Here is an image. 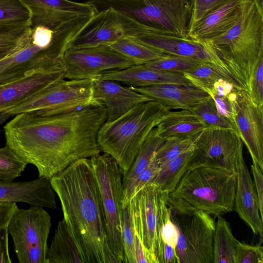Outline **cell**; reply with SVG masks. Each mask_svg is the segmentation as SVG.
Masks as SVG:
<instances>
[{"mask_svg": "<svg viewBox=\"0 0 263 263\" xmlns=\"http://www.w3.org/2000/svg\"><path fill=\"white\" fill-rule=\"evenodd\" d=\"M4 126L6 144L22 160L48 179L76 161L102 152L98 135L106 121L104 105L96 102L66 113L17 114Z\"/></svg>", "mask_w": 263, "mask_h": 263, "instance_id": "1", "label": "cell"}, {"mask_svg": "<svg viewBox=\"0 0 263 263\" xmlns=\"http://www.w3.org/2000/svg\"><path fill=\"white\" fill-rule=\"evenodd\" d=\"M50 181L85 263H120L108 244L101 196L90 159L76 161Z\"/></svg>", "mask_w": 263, "mask_h": 263, "instance_id": "2", "label": "cell"}, {"mask_svg": "<svg viewBox=\"0 0 263 263\" xmlns=\"http://www.w3.org/2000/svg\"><path fill=\"white\" fill-rule=\"evenodd\" d=\"M241 89L248 93L256 66L263 57V12L255 0H243L241 14L225 33L206 43Z\"/></svg>", "mask_w": 263, "mask_h": 263, "instance_id": "3", "label": "cell"}, {"mask_svg": "<svg viewBox=\"0 0 263 263\" xmlns=\"http://www.w3.org/2000/svg\"><path fill=\"white\" fill-rule=\"evenodd\" d=\"M96 10L114 9L125 36L158 33L187 37L192 9L190 0H86Z\"/></svg>", "mask_w": 263, "mask_h": 263, "instance_id": "4", "label": "cell"}, {"mask_svg": "<svg viewBox=\"0 0 263 263\" xmlns=\"http://www.w3.org/2000/svg\"><path fill=\"white\" fill-rule=\"evenodd\" d=\"M236 173L208 167L188 170L176 187L167 194L172 211H201L217 217L233 210Z\"/></svg>", "mask_w": 263, "mask_h": 263, "instance_id": "5", "label": "cell"}, {"mask_svg": "<svg viewBox=\"0 0 263 263\" xmlns=\"http://www.w3.org/2000/svg\"><path fill=\"white\" fill-rule=\"evenodd\" d=\"M170 108L156 100L137 104L110 122H105L98 135L101 151L111 156L123 175L129 168L151 132Z\"/></svg>", "mask_w": 263, "mask_h": 263, "instance_id": "6", "label": "cell"}, {"mask_svg": "<svg viewBox=\"0 0 263 263\" xmlns=\"http://www.w3.org/2000/svg\"><path fill=\"white\" fill-rule=\"evenodd\" d=\"M90 159L101 196L108 244L120 262L124 263L122 237L123 173L115 159L106 153H100Z\"/></svg>", "mask_w": 263, "mask_h": 263, "instance_id": "7", "label": "cell"}, {"mask_svg": "<svg viewBox=\"0 0 263 263\" xmlns=\"http://www.w3.org/2000/svg\"><path fill=\"white\" fill-rule=\"evenodd\" d=\"M96 102L92 95V80L63 79L52 83L5 112L11 116L29 112L54 115L80 109Z\"/></svg>", "mask_w": 263, "mask_h": 263, "instance_id": "8", "label": "cell"}, {"mask_svg": "<svg viewBox=\"0 0 263 263\" xmlns=\"http://www.w3.org/2000/svg\"><path fill=\"white\" fill-rule=\"evenodd\" d=\"M50 214L43 207L15 209L8 226L20 263H47Z\"/></svg>", "mask_w": 263, "mask_h": 263, "instance_id": "9", "label": "cell"}, {"mask_svg": "<svg viewBox=\"0 0 263 263\" xmlns=\"http://www.w3.org/2000/svg\"><path fill=\"white\" fill-rule=\"evenodd\" d=\"M167 194L156 184L151 183L140 190L130 201L135 230L155 263H163L164 245L161 231L170 213Z\"/></svg>", "mask_w": 263, "mask_h": 263, "instance_id": "10", "label": "cell"}, {"mask_svg": "<svg viewBox=\"0 0 263 263\" xmlns=\"http://www.w3.org/2000/svg\"><path fill=\"white\" fill-rule=\"evenodd\" d=\"M170 218L178 232V263H213L215 222L212 216L201 211L170 210Z\"/></svg>", "mask_w": 263, "mask_h": 263, "instance_id": "11", "label": "cell"}, {"mask_svg": "<svg viewBox=\"0 0 263 263\" xmlns=\"http://www.w3.org/2000/svg\"><path fill=\"white\" fill-rule=\"evenodd\" d=\"M242 149L243 142L236 131L208 126L197 137L189 170L203 166L235 173Z\"/></svg>", "mask_w": 263, "mask_h": 263, "instance_id": "12", "label": "cell"}, {"mask_svg": "<svg viewBox=\"0 0 263 263\" xmlns=\"http://www.w3.org/2000/svg\"><path fill=\"white\" fill-rule=\"evenodd\" d=\"M68 80H93L105 72L125 68L135 65L129 59L109 46L67 50L62 59Z\"/></svg>", "mask_w": 263, "mask_h": 263, "instance_id": "13", "label": "cell"}, {"mask_svg": "<svg viewBox=\"0 0 263 263\" xmlns=\"http://www.w3.org/2000/svg\"><path fill=\"white\" fill-rule=\"evenodd\" d=\"M63 55L58 50L42 48L31 40L24 47L0 60V85L61 66Z\"/></svg>", "mask_w": 263, "mask_h": 263, "instance_id": "14", "label": "cell"}, {"mask_svg": "<svg viewBox=\"0 0 263 263\" xmlns=\"http://www.w3.org/2000/svg\"><path fill=\"white\" fill-rule=\"evenodd\" d=\"M234 124L252 159L263 171V105H257L240 90L235 103Z\"/></svg>", "mask_w": 263, "mask_h": 263, "instance_id": "15", "label": "cell"}, {"mask_svg": "<svg viewBox=\"0 0 263 263\" xmlns=\"http://www.w3.org/2000/svg\"><path fill=\"white\" fill-rule=\"evenodd\" d=\"M30 13L32 28L43 26L54 28L80 16H92L97 10L91 5L70 0H19Z\"/></svg>", "mask_w": 263, "mask_h": 263, "instance_id": "16", "label": "cell"}, {"mask_svg": "<svg viewBox=\"0 0 263 263\" xmlns=\"http://www.w3.org/2000/svg\"><path fill=\"white\" fill-rule=\"evenodd\" d=\"M125 36L117 13L111 8L97 11L68 45L67 50L109 45Z\"/></svg>", "mask_w": 263, "mask_h": 263, "instance_id": "17", "label": "cell"}, {"mask_svg": "<svg viewBox=\"0 0 263 263\" xmlns=\"http://www.w3.org/2000/svg\"><path fill=\"white\" fill-rule=\"evenodd\" d=\"M92 82L93 99L105 106L106 122L118 118L138 104L153 100L113 80L97 78Z\"/></svg>", "mask_w": 263, "mask_h": 263, "instance_id": "18", "label": "cell"}, {"mask_svg": "<svg viewBox=\"0 0 263 263\" xmlns=\"http://www.w3.org/2000/svg\"><path fill=\"white\" fill-rule=\"evenodd\" d=\"M236 189L233 210L256 235L262 238V218L260 216L256 190L243 155L236 166Z\"/></svg>", "mask_w": 263, "mask_h": 263, "instance_id": "19", "label": "cell"}, {"mask_svg": "<svg viewBox=\"0 0 263 263\" xmlns=\"http://www.w3.org/2000/svg\"><path fill=\"white\" fill-rule=\"evenodd\" d=\"M62 65L0 85V113L22 103L52 83L64 79Z\"/></svg>", "mask_w": 263, "mask_h": 263, "instance_id": "20", "label": "cell"}, {"mask_svg": "<svg viewBox=\"0 0 263 263\" xmlns=\"http://www.w3.org/2000/svg\"><path fill=\"white\" fill-rule=\"evenodd\" d=\"M130 37L163 54L193 58L220 65L213 51L205 43L158 33H146Z\"/></svg>", "mask_w": 263, "mask_h": 263, "instance_id": "21", "label": "cell"}, {"mask_svg": "<svg viewBox=\"0 0 263 263\" xmlns=\"http://www.w3.org/2000/svg\"><path fill=\"white\" fill-rule=\"evenodd\" d=\"M24 202L30 206L55 209V195L50 180L38 177L30 181L0 180V202Z\"/></svg>", "mask_w": 263, "mask_h": 263, "instance_id": "22", "label": "cell"}, {"mask_svg": "<svg viewBox=\"0 0 263 263\" xmlns=\"http://www.w3.org/2000/svg\"><path fill=\"white\" fill-rule=\"evenodd\" d=\"M243 1L228 0L191 27L187 37L196 42L206 43L223 35L239 18Z\"/></svg>", "mask_w": 263, "mask_h": 263, "instance_id": "23", "label": "cell"}, {"mask_svg": "<svg viewBox=\"0 0 263 263\" xmlns=\"http://www.w3.org/2000/svg\"><path fill=\"white\" fill-rule=\"evenodd\" d=\"M129 87L160 102L171 110H191L210 96L206 91L193 85L161 84L143 87Z\"/></svg>", "mask_w": 263, "mask_h": 263, "instance_id": "24", "label": "cell"}, {"mask_svg": "<svg viewBox=\"0 0 263 263\" xmlns=\"http://www.w3.org/2000/svg\"><path fill=\"white\" fill-rule=\"evenodd\" d=\"M98 78L113 80L134 87L161 84L193 85L183 74L153 69L144 64L133 65L121 69L108 71L101 74Z\"/></svg>", "mask_w": 263, "mask_h": 263, "instance_id": "25", "label": "cell"}, {"mask_svg": "<svg viewBox=\"0 0 263 263\" xmlns=\"http://www.w3.org/2000/svg\"><path fill=\"white\" fill-rule=\"evenodd\" d=\"M208 125L197 115L188 109L166 112L155 127L164 140L188 138L199 134Z\"/></svg>", "mask_w": 263, "mask_h": 263, "instance_id": "26", "label": "cell"}, {"mask_svg": "<svg viewBox=\"0 0 263 263\" xmlns=\"http://www.w3.org/2000/svg\"><path fill=\"white\" fill-rule=\"evenodd\" d=\"M47 263H85L83 257L65 221L59 222L48 247Z\"/></svg>", "mask_w": 263, "mask_h": 263, "instance_id": "27", "label": "cell"}, {"mask_svg": "<svg viewBox=\"0 0 263 263\" xmlns=\"http://www.w3.org/2000/svg\"><path fill=\"white\" fill-rule=\"evenodd\" d=\"M164 140L158 135L155 127L151 132L129 168L123 175V194L128 189L135 178L149 164L156 152Z\"/></svg>", "mask_w": 263, "mask_h": 263, "instance_id": "28", "label": "cell"}, {"mask_svg": "<svg viewBox=\"0 0 263 263\" xmlns=\"http://www.w3.org/2000/svg\"><path fill=\"white\" fill-rule=\"evenodd\" d=\"M213 237V263H235L236 243L230 223L218 216Z\"/></svg>", "mask_w": 263, "mask_h": 263, "instance_id": "29", "label": "cell"}, {"mask_svg": "<svg viewBox=\"0 0 263 263\" xmlns=\"http://www.w3.org/2000/svg\"><path fill=\"white\" fill-rule=\"evenodd\" d=\"M193 149L181 153L160 166V170L153 183L166 193L173 191L189 170Z\"/></svg>", "mask_w": 263, "mask_h": 263, "instance_id": "30", "label": "cell"}, {"mask_svg": "<svg viewBox=\"0 0 263 263\" xmlns=\"http://www.w3.org/2000/svg\"><path fill=\"white\" fill-rule=\"evenodd\" d=\"M183 75L193 85L204 91L220 80L229 81L242 90L229 72L220 65L214 63L203 62Z\"/></svg>", "mask_w": 263, "mask_h": 263, "instance_id": "31", "label": "cell"}, {"mask_svg": "<svg viewBox=\"0 0 263 263\" xmlns=\"http://www.w3.org/2000/svg\"><path fill=\"white\" fill-rule=\"evenodd\" d=\"M240 90L231 82L220 80L205 91L214 100L219 113L234 124L235 103Z\"/></svg>", "mask_w": 263, "mask_h": 263, "instance_id": "32", "label": "cell"}, {"mask_svg": "<svg viewBox=\"0 0 263 263\" xmlns=\"http://www.w3.org/2000/svg\"><path fill=\"white\" fill-rule=\"evenodd\" d=\"M28 26L30 13L21 2L0 0V34Z\"/></svg>", "mask_w": 263, "mask_h": 263, "instance_id": "33", "label": "cell"}, {"mask_svg": "<svg viewBox=\"0 0 263 263\" xmlns=\"http://www.w3.org/2000/svg\"><path fill=\"white\" fill-rule=\"evenodd\" d=\"M108 46L129 59L135 65L145 64L165 54L126 36Z\"/></svg>", "mask_w": 263, "mask_h": 263, "instance_id": "34", "label": "cell"}, {"mask_svg": "<svg viewBox=\"0 0 263 263\" xmlns=\"http://www.w3.org/2000/svg\"><path fill=\"white\" fill-rule=\"evenodd\" d=\"M202 62L203 61L198 59L164 54L144 65L155 70L184 74L193 70Z\"/></svg>", "mask_w": 263, "mask_h": 263, "instance_id": "35", "label": "cell"}, {"mask_svg": "<svg viewBox=\"0 0 263 263\" xmlns=\"http://www.w3.org/2000/svg\"><path fill=\"white\" fill-rule=\"evenodd\" d=\"M208 126L238 131L235 124L218 111L213 98L209 96L191 110Z\"/></svg>", "mask_w": 263, "mask_h": 263, "instance_id": "36", "label": "cell"}, {"mask_svg": "<svg viewBox=\"0 0 263 263\" xmlns=\"http://www.w3.org/2000/svg\"><path fill=\"white\" fill-rule=\"evenodd\" d=\"M32 32L31 26H28L0 34V60L28 44Z\"/></svg>", "mask_w": 263, "mask_h": 263, "instance_id": "37", "label": "cell"}, {"mask_svg": "<svg viewBox=\"0 0 263 263\" xmlns=\"http://www.w3.org/2000/svg\"><path fill=\"white\" fill-rule=\"evenodd\" d=\"M198 135L188 138L165 140L154 155L160 166L178 155L193 149Z\"/></svg>", "mask_w": 263, "mask_h": 263, "instance_id": "38", "label": "cell"}, {"mask_svg": "<svg viewBox=\"0 0 263 263\" xmlns=\"http://www.w3.org/2000/svg\"><path fill=\"white\" fill-rule=\"evenodd\" d=\"M27 164L6 144L0 148V180L13 181L21 176Z\"/></svg>", "mask_w": 263, "mask_h": 263, "instance_id": "39", "label": "cell"}, {"mask_svg": "<svg viewBox=\"0 0 263 263\" xmlns=\"http://www.w3.org/2000/svg\"><path fill=\"white\" fill-rule=\"evenodd\" d=\"M122 237L124 263H136L134 222L131 202L123 208Z\"/></svg>", "mask_w": 263, "mask_h": 263, "instance_id": "40", "label": "cell"}, {"mask_svg": "<svg viewBox=\"0 0 263 263\" xmlns=\"http://www.w3.org/2000/svg\"><path fill=\"white\" fill-rule=\"evenodd\" d=\"M17 206L15 202H0V263H11L8 248V226Z\"/></svg>", "mask_w": 263, "mask_h": 263, "instance_id": "41", "label": "cell"}, {"mask_svg": "<svg viewBox=\"0 0 263 263\" xmlns=\"http://www.w3.org/2000/svg\"><path fill=\"white\" fill-rule=\"evenodd\" d=\"M235 263H263V248L240 242L236 243Z\"/></svg>", "mask_w": 263, "mask_h": 263, "instance_id": "42", "label": "cell"}, {"mask_svg": "<svg viewBox=\"0 0 263 263\" xmlns=\"http://www.w3.org/2000/svg\"><path fill=\"white\" fill-rule=\"evenodd\" d=\"M190 1L192 9V15L189 29L206 15L224 4L228 0Z\"/></svg>", "mask_w": 263, "mask_h": 263, "instance_id": "43", "label": "cell"}, {"mask_svg": "<svg viewBox=\"0 0 263 263\" xmlns=\"http://www.w3.org/2000/svg\"><path fill=\"white\" fill-rule=\"evenodd\" d=\"M248 94L251 101L256 105H263V57L256 66Z\"/></svg>", "mask_w": 263, "mask_h": 263, "instance_id": "44", "label": "cell"}, {"mask_svg": "<svg viewBox=\"0 0 263 263\" xmlns=\"http://www.w3.org/2000/svg\"><path fill=\"white\" fill-rule=\"evenodd\" d=\"M161 237L164 246L167 245L176 250L178 241V232L176 226L169 216L166 218L161 231Z\"/></svg>", "mask_w": 263, "mask_h": 263, "instance_id": "45", "label": "cell"}, {"mask_svg": "<svg viewBox=\"0 0 263 263\" xmlns=\"http://www.w3.org/2000/svg\"><path fill=\"white\" fill-rule=\"evenodd\" d=\"M251 171L254 179V185L257 193L260 216L263 218V175L259 165L252 161Z\"/></svg>", "mask_w": 263, "mask_h": 263, "instance_id": "46", "label": "cell"}, {"mask_svg": "<svg viewBox=\"0 0 263 263\" xmlns=\"http://www.w3.org/2000/svg\"><path fill=\"white\" fill-rule=\"evenodd\" d=\"M11 116H12L11 115L6 112L0 113V126Z\"/></svg>", "mask_w": 263, "mask_h": 263, "instance_id": "47", "label": "cell"}, {"mask_svg": "<svg viewBox=\"0 0 263 263\" xmlns=\"http://www.w3.org/2000/svg\"><path fill=\"white\" fill-rule=\"evenodd\" d=\"M259 10L263 12V0H255Z\"/></svg>", "mask_w": 263, "mask_h": 263, "instance_id": "48", "label": "cell"}]
</instances>
